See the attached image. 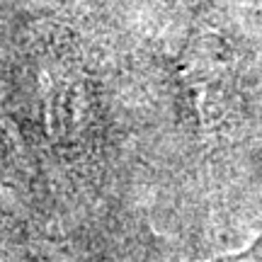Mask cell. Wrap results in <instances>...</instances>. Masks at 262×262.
<instances>
[{
    "instance_id": "cell-1",
    "label": "cell",
    "mask_w": 262,
    "mask_h": 262,
    "mask_svg": "<svg viewBox=\"0 0 262 262\" xmlns=\"http://www.w3.org/2000/svg\"><path fill=\"white\" fill-rule=\"evenodd\" d=\"M204 262H262V235H257L253 243L248 248H243V250L219 255V257H211V260H204Z\"/></svg>"
}]
</instances>
